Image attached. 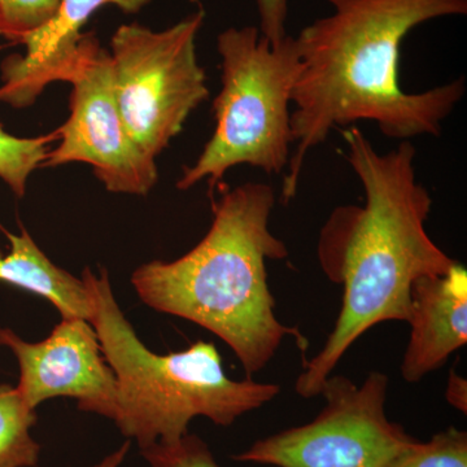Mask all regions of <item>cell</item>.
<instances>
[{
  "instance_id": "6da1fadb",
  "label": "cell",
  "mask_w": 467,
  "mask_h": 467,
  "mask_svg": "<svg viewBox=\"0 0 467 467\" xmlns=\"http://www.w3.org/2000/svg\"><path fill=\"white\" fill-rule=\"evenodd\" d=\"M333 14L296 39L300 69L292 88L294 150L282 201L296 196L304 162L337 128L374 122L391 140L439 137L466 91L465 78L422 92L400 86L401 45L427 21L467 14V0H326Z\"/></svg>"
},
{
  "instance_id": "7a4b0ae2",
  "label": "cell",
  "mask_w": 467,
  "mask_h": 467,
  "mask_svg": "<svg viewBox=\"0 0 467 467\" xmlns=\"http://www.w3.org/2000/svg\"><path fill=\"white\" fill-rule=\"evenodd\" d=\"M342 134L348 149L343 155L361 181L365 204L335 208L319 233V265L343 285V304L324 348L295 383L303 399L319 395L347 350L371 327L408 321L417 279L444 275L457 264L426 232L432 199L417 181L416 147L401 140L380 153L358 126Z\"/></svg>"
},
{
  "instance_id": "3957f363",
  "label": "cell",
  "mask_w": 467,
  "mask_h": 467,
  "mask_svg": "<svg viewBox=\"0 0 467 467\" xmlns=\"http://www.w3.org/2000/svg\"><path fill=\"white\" fill-rule=\"evenodd\" d=\"M218 187L207 235L180 259L153 260L131 276L146 306L207 328L233 349L248 378L263 370L285 337L301 350L308 340L275 316L267 285V260L287 259L288 250L270 232L275 193L266 183Z\"/></svg>"
},
{
  "instance_id": "277c9868",
  "label": "cell",
  "mask_w": 467,
  "mask_h": 467,
  "mask_svg": "<svg viewBox=\"0 0 467 467\" xmlns=\"http://www.w3.org/2000/svg\"><path fill=\"white\" fill-rule=\"evenodd\" d=\"M104 358L115 373V425L140 450L189 434L190 422L205 417L232 426L239 417L275 399L281 387L226 376L212 343L199 340L181 352L158 355L147 348L126 319L110 287L109 272L82 273Z\"/></svg>"
},
{
  "instance_id": "5b68a950",
  "label": "cell",
  "mask_w": 467,
  "mask_h": 467,
  "mask_svg": "<svg viewBox=\"0 0 467 467\" xmlns=\"http://www.w3.org/2000/svg\"><path fill=\"white\" fill-rule=\"evenodd\" d=\"M221 90L213 101L216 129L201 156L184 167L178 190L207 181L211 193L230 169L259 168L282 174L290 161L294 135L291 94L300 69L295 36L273 46L259 27H229L217 38Z\"/></svg>"
},
{
  "instance_id": "8992f818",
  "label": "cell",
  "mask_w": 467,
  "mask_h": 467,
  "mask_svg": "<svg viewBox=\"0 0 467 467\" xmlns=\"http://www.w3.org/2000/svg\"><path fill=\"white\" fill-rule=\"evenodd\" d=\"M204 20L201 8L159 32L125 24L110 39L119 112L135 142L152 159L167 149L189 116L208 99L207 75L196 55V38Z\"/></svg>"
},
{
  "instance_id": "52a82bcc",
  "label": "cell",
  "mask_w": 467,
  "mask_h": 467,
  "mask_svg": "<svg viewBox=\"0 0 467 467\" xmlns=\"http://www.w3.org/2000/svg\"><path fill=\"white\" fill-rule=\"evenodd\" d=\"M389 386L379 371L359 386L331 374L319 391L325 407L312 422L260 439L233 460L275 467H391L416 439L387 417Z\"/></svg>"
},
{
  "instance_id": "ba28073f",
  "label": "cell",
  "mask_w": 467,
  "mask_h": 467,
  "mask_svg": "<svg viewBox=\"0 0 467 467\" xmlns=\"http://www.w3.org/2000/svg\"><path fill=\"white\" fill-rule=\"evenodd\" d=\"M67 82L72 85L70 115L57 129L58 146L48 150L41 168L86 162L109 192L146 196L158 182V167L122 119L109 52L94 34H86L81 57Z\"/></svg>"
},
{
  "instance_id": "9c48e42d",
  "label": "cell",
  "mask_w": 467,
  "mask_h": 467,
  "mask_svg": "<svg viewBox=\"0 0 467 467\" xmlns=\"http://www.w3.org/2000/svg\"><path fill=\"white\" fill-rule=\"evenodd\" d=\"M0 346L16 356V389L30 408L50 399L70 398L78 402L79 410L115 420V373L90 322L63 318L50 337L38 343L26 342L9 328H0Z\"/></svg>"
},
{
  "instance_id": "30bf717a",
  "label": "cell",
  "mask_w": 467,
  "mask_h": 467,
  "mask_svg": "<svg viewBox=\"0 0 467 467\" xmlns=\"http://www.w3.org/2000/svg\"><path fill=\"white\" fill-rule=\"evenodd\" d=\"M408 324L410 337L401 376L417 383L444 367L467 343V272L460 264L447 273L427 275L411 285Z\"/></svg>"
},
{
  "instance_id": "8fae6325",
  "label": "cell",
  "mask_w": 467,
  "mask_h": 467,
  "mask_svg": "<svg viewBox=\"0 0 467 467\" xmlns=\"http://www.w3.org/2000/svg\"><path fill=\"white\" fill-rule=\"evenodd\" d=\"M11 251L0 254V282L16 285L50 301L63 318L90 322L92 301L84 279L55 265L33 241L26 227L18 235L3 230Z\"/></svg>"
},
{
  "instance_id": "7c38bea8",
  "label": "cell",
  "mask_w": 467,
  "mask_h": 467,
  "mask_svg": "<svg viewBox=\"0 0 467 467\" xmlns=\"http://www.w3.org/2000/svg\"><path fill=\"white\" fill-rule=\"evenodd\" d=\"M152 0H61L57 14L26 39L27 55L42 66H57L73 54L84 38L82 29L95 12L107 5L138 14Z\"/></svg>"
},
{
  "instance_id": "4fadbf2b",
  "label": "cell",
  "mask_w": 467,
  "mask_h": 467,
  "mask_svg": "<svg viewBox=\"0 0 467 467\" xmlns=\"http://www.w3.org/2000/svg\"><path fill=\"white\" fill-rule=\"evenodd\" d=\"M36 409L21 398L16 387L0 386V467H36L41 445L30 434Z\"/></svg>"
},
{
  "instance_id": "5bb4252c",
  "label": "cell",
  "mask_w": 467,
  "mask_h": 467,
  "mask_svg": "<svg viewBox=\"0 0 467 467\" xmlns=\"http://www.w3.org/2000/svg\"><path fill=\"white\" fill-rule=\"evenodd\" d=\"M58 140L57 129L41 137H15L0 121V180L5 181L17 198L26 196L30 174L41 168L51 144Z\"/></svg>"
},
{
  "instance_id": "9a60e30c",
  "label": "cell",
  "mask_w": 467,
  "mask_h": 467,
  "mask_svg": "<svg viewBox=\"0 0 467 467\" xmlns=\"http://www.w3.org/2000/svg\"><path fill=\"white\" fill-rule=\"evenodd\" d=\"M391 467H467V432L450 427L429 441L416 439Z\"/></svg>"
},
{
  "instance_id": "2e32d148",
  "label": "cell",
  "mask_w": 467,
  "mask_h": 467,
  "mask_svg": "<svg viewBox=\"0 0 467 467\" xmlns=\"http://www.w3.org/2000/svg\"><path fill=\"white\" fill-rule=\"evenodd\" d=\"M61 0H0V36L21 43L45 26Z\"/></svg>"
},
{
  "instance_id": "e0dca14e",
  "label": "cell",
  "mask_w": 467,
  "mask_h": 467,
  "mask_svg": "<svg viewBox=\"0 0 467 467\" xmlns=\"http://www.w3.org/2000/svg\"><path fill=\"white\" fill-rule=\"evenodd\" d=\"M140 451L150 467H220L207 442L190 432L178 441L156 442Z\"/></svg>"
},
{
  "instance_id": "ac0fdd59",
  "label": "cell",
  "mask_w": 467,
  "mask_h": 467,
  "mask_svg": "<svg viewBox=\"0 0 467 467\" xmlns=\"http://www.w3.org/2000/svg\"><path fill=\"white\" fill-rule=\"evenodd\" d=\"M291 0H256L260 15V33L273 46L281 45L288 36V11Z\"/></svg>"
},
{
  "instance_id": "d6986e66",
  "label": "cell",
  "mask_w": 467,
  "mask_h": 467,
  "mask_svg": "<svg viewBox=\"0 0 467 467\" xmlns=\"http://www.w3.org/2000/svg\"><path fill=\"white\" fill-rule=\"evenodd\" d=\"M447 400L451 407L456 408L457 410L462 411L463 414L467 413V383L466 379L460 377L456 371L451 370L450 379H448Z\"/></svg>"
},
{
  "instance_id": "ffe728a7",
  "label": "cell",
  "mask_w": 467,
  "mask_h": 467,
  "mask_svg": "<svg viewBox=\"0 0 467 467\" xmlns=\"http://www.w3.org/2000/svg\"><path fill=\"white\" fill-rule=\"evenodd\" d=\"M130 441H125L121 447L117 448L109 456L104 457L99 462L95 463L91 467H119L124 462L126 456H128L129 451H130Z\"/></svg>"
}]
</instances>
